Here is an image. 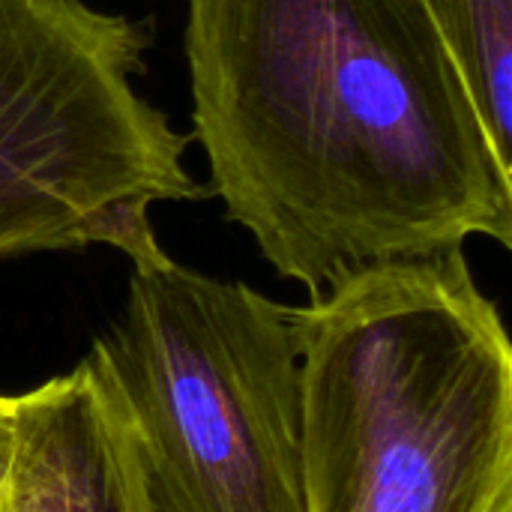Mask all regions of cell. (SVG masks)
Masks as SVG:
<instances>
[{
  "label": "cell",
  "mask_w": 512,
  "mask_h": 512,
  "mask_svg": "<svg viewBox=\"0 0 512 512\" xmlns=\"http://www.w3.org/2000/svg\"><path fill=\"white\" fill-rule=\"evenodd\" d=\"M207 195L312 300L348 276L512 246V168L417 0H186Z\"/></svg>",
  "instance_id": "obj_1"
},
{
  "label": "cell",
  "mask_w": 512,
  "mask_h": 512,
  "mask_svg": "<svg viewBox=\"0 0 512 512\" xmlns=\"http://www.w3.org/2000/svg\"><path fill=\"white\" fill-rule=\"evenodd\" d=\"M294 318L306 512H512V345L465 249L366 267Z\"/></svg>",
  "instance_id": "obj_2"
},
{
  "label": "cell",
  "mask_w": 512,
  "mask_h": 512,
  "mask_svg": "<svg viewBox=\"0 0 512 512\" xmlns=\"http://www.w3.org/2000/svg\"><path fill=\"white\" fill-rule=\"evenodd\" d=\"M123 315L90 360L117 396L153 512H306L303 369L291 306L129 255Z\"/></svg>",
  "instance_id": "obj_3"
},
{
  "label": "cell",
  "mask_w": 512,
  "mask_h": 512,
  "mask_svg": "<svg viewBox=\"0 0 512 512\" xmlns=\"http://www.w3.org/2000/svg\"><path fill=\"white\" fill-rule=\"evenodd\" d=\"M153 27L87 0H0V261L105 243L135 204L195 201L189 135L141 90Z\"/></svg>",
  "instance_id": "obj_4"
},
{
  "label": "cell",
  "mask_w": 512,
  "mask_h": 512,
  "mask_svg": "<svg viewBox=\"0 0 512 512\" xmlns=\"http://www.w3.org/2000/svg\"><path fill=\"white\" fill-rule=\"evenodd\" d=\"M6 512H153L126 414L90 357L18 396Z\"/></svg>",
  "instance_id": "obj_5"
},
{
  "label": "cell",
  "mask_w": 512,
  "mask_h": 512,
  "mask_svg": "<svg viewBox=\"0 0 512 512\" xmlns=\"http://www.w3.org/2000/svg\"><path fill=\"white\" fill-rule=\"evenodd\" d=\"M456 57L483 129L512 168V0H417Z\"/></svg>",
  "instance_id": "obj_6"
},
{
  "label": "cell",
  "mask_w": 512,
  "mask_h": 512,
  "mask_svg": "<svg viewBox=\"0 0 512 512\" xmlns=\"http://www.w3.org/2000/svg\"><path fill=\"white\" fill-rule=\"evenodd\" d=\"M15 453H18V396L0 393V512L9 510Z\"/></svg>",
  "instance_id": "obj_7"
}]
</instances>
